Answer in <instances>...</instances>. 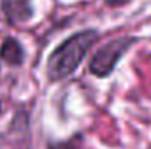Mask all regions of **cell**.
I'll return each instance as SVG.
<instances>
[{
  "label": "cell",
  "instance_id": "4",
  "mask_svg": "<svg viewBox=\"0 0 151 149\" xmlns=\"http://www.w3.org/2000/svg\"><path fill=\"white\" fill-rule=\"evenodd\" d=\"M0 58L5 63H9V65H21L23 58H25L21 44L12 37L5 39L4 44H2V47H0Z\"/></svg>",
  "mask_w": 151,
  "mask_h": 149
},
{
  "label": "cell",
  "instance_id": "1",
  "mask_svg": "<svg viewBox=\"0 0 151 149\" xmlns=\"http://www.w3.org/2000/svg\"><path fill=\"white\" fill-rule=\"evenodd\" d=\"M97 40L95 30H84L67 39L62 46H58L47 60V77L51 81H60L70 75L83 58L86 56L88 49Z\"/></svg>",
  "mask_w": 151,
  "mask_h": 149
},
{
  "label": "cell",
  "instance_id": "5",
  "mask_svg": "<svg viewBox=\"0 0 151 149\" xmlns=\"http://www.w3.org/2000/svg\"><path fill=\"white\" fill-rule=\"evenodd\" d=\"M51 149H70L69 146H55V148H51Z\"/></svg>",
  "mask_w": 151,
  "mask_h": 149
},
{
  "label": "cell",
  "instance_id": "3",
  "mask_svg": "<svg viewBox=\"0 0 151 149\" xmlns=\"http://www.w3.org/2000/svg\"><path fill=\"white\" fill-rule=\"evenodd\" d=\"M2 9L9 23H25L32 18V0H2Z\"/></svg>",
  "mask_w": 151,
  "mask_h": 149
},
{
  "label": "cell",
  "instance_id": "2",
  "mask_svg": "<svg viewBox=\"0 0 151 149\" xmlns=\"http://www.w3.org/2000/svg\"><path fill=\"white\" fill-rule=\"evenodd\" d=\"M134 44L132 37H119L114 39L111 42H107L106 46H102L91 58L90 62V72L97 77H106L114 70L116 63L119 62V58L125 54V51Z\"/></svg>",
  "mask_w": 151,
  "mask_h": 149
}]
</instances>
